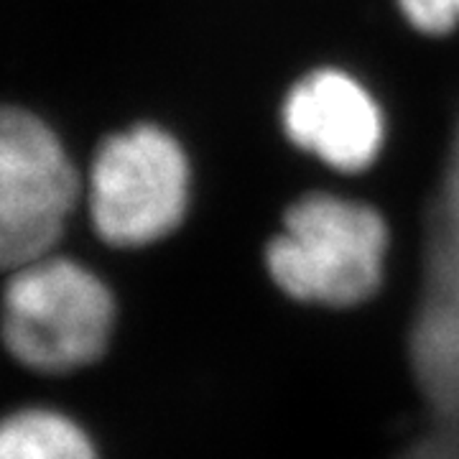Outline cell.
Wrapping results in <instances>:
<instances>
[{"mask_svg": "<svg viewBox=\"0 0 459 459\" xmlns=\"http://www.w3.org/2000/svg\"><path fill=\"white\" fill-rule=\"evenodd\" d=\"M385 253L388 228L373 207L309 195L289 207L283 228L265 247V268L296 301L347 309L376 294Z\"/></svg>", "mask_w": 459, "mask_h": 459, "instance_id": "cell-1", "label": "cell"}, {"mask_svg": "<svg viewBox=\"0 0 459 459\" xmlns=\"http://www.w3.org/2000/svg\"><path fill=\"white\" fill-rule=\"evenodd\" d=\"M110 289L69 258L47 255L11 273L3 291V342L36 373H72L102 358L113 337Z\"/></svg>", "mask_w": 459, "mask_h": 459, "instance_id": "cell-2", "label": "cell"}, {"mask_svg": "<svg viewBox=\"0 0 459 459\" xmlns=\"http://www.w3.org/2000/svg\"><path fill=\"white\" fill-rule=\"evenodd\" d=\"M189 202V164L156 126H135L100 146L90 171V212L115 247L151 246L179 228Z\"/></svg>", "mask_w": 459, "mask_h": 459, "instance_id": "cell-3", "label": "cell"}, {"mask_svg": "<svg viewBox=\"0 0 459 459\" xmlns=\"http://www.w3.org/2000/svg\"><path fill=\"white\" fill-rule=\"evenodd\" d=\"M77 195V171L49 126L0 105V271L51 255Z\"/></svg>", "mask_w": 459, "mask_h": 459, "instance_id": "cell-4", "label": "cell"}, {"mask_svg": "<svg viewBox=\"0 0 459 459\" xmlns=\"http://www.w3.org/2000/svg\"><path fill=\"white\" fill-rule=\"evenodd\" d=\"M283 128L296 146L347 174L376 161L383 115L368 90L337 69H319L291 87Z\"/></svg>", "mask_w": 459, "mask_h": 459, "instance_id": "cell-5", "label": "cell"}, {"mask_svg": "<svg viewBox=\"0 0 459 459\" xmlns=\"http://www.w3.org/2000/svg\"><path fill=\"white\" fill-rule=\"evenodd\" d=\"M0 459H98V452L72 419L29 409L0 421Z\"/></svg>", "mask_w": 459, "mask_h": 459, "instance_id": "cell-6", "label": "cell"}, {"mask_svg": "<svg viewBox=\"0 0 459 459\" xmlns=\"http://www.w3.org/2000/svg\"><path fill=\"white\" fill-rule=\"evenodd\" d=\"M398 5L424 33H449L459 23V0H398Z\"/></svg>", "mask_w": 459, "mask_h": 459, "instance_id": "cell-7", "label": "cell"}]
</instances>
